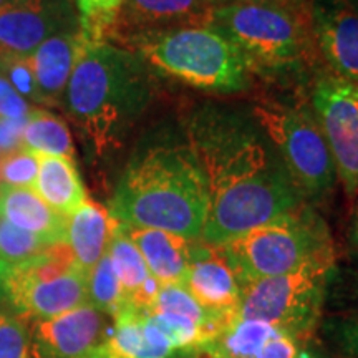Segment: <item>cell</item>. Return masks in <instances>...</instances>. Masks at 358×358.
Here are the masks:
<instances>
[{"label":"cell","instance_id":"obj_7","mask_svg":"<svg viewBox=\"0 0 358 358\" xmlns=\"http://www.w3.org/2000/svg\"><path fill=\"white\" fill-rule=\"evenodd\" d=\"M250 110L275 145L303 201L329 194L337 181V169L310 101L297 93L264 96Z\"/></svg>","mask_w":358,"mask_h":358},{"label":"cell","instance_id":"obj_31","mask_svg":"<svg viewBox=\"0 0 358 358\" xmlns=\"http://www.w3.org/2000/svg\"><path fill=\"white\" fill-rule=\"evenodd\" d=\"M0 73L8 80V83L25 100L43 103V96L40 93L37 78H35L32 66L29 64V58H2L0 60Z\"/></svg>","mask_w":358,"mask_h":358},{"label":"cell","instance_id":"obj_19","mask_svg":"<svg viewBox=\"0 0 358 358\" xmlns=\"http://www.w3.org/2000/svg\"><path fill=\"white\" fill-rule=\"evenodd\" d=\"M106 252L113 264L128 307L150 310L159 292L161 284L151 275L140 250L131 243L118 221L115 224L113 236H111Z\"/></svg>","mask_w":358,"mask_h":358},{"label":"cell","instance_id":"obj_4","mask_svg":"<svg viewBox=\"0 0 358 358\" xmlns=\"http://www.w3.org/2000/svg\"><path fill=\"white\" fill-rule=\"evenodd\" d=\"M236 45L252 77L297 87L319 75L322 60L312 29L310 7L221 2L211 22Z\"/></svg>","mask_w":358,"mask_h":358},{"label":"cell","instance_id":"obj_28","mask_svg":"<svg viewBox=\"0 0 358 358\" xmlns=\"http://www.w3.org/2000/svg\"><path fill=\"white\" fill-rule=\"evenodd\" d=\"M82 29L92 40H106L123 0H73Z\"/></svg>","mask_w":358,"mask_h":358},{"label":"cell","instance_id":"obj_23","mask_svg":"<svg viewBox=\"0 0 358 358\" xmlns=\"http://www.w3.org/2000/svg\"><path fill=\"white\" fill-rule=\"evenodd\" d=\"M151 313H169V315L186 317V319L198 322L199 325L206 327L208 330L219 338L224 330L229 327L226 320L221 317L208 312L204 307H201L196 299L187 292L185 285L179 284H164L159 287V292L156 295L153 306L150 307Z\"/></svg>","mask_w":358,"mask_h":358},{"label":"cell","instance_id":"obj_12","mask_svg":"<svg viewBox=\"0 0 358 358\" xmlns=\"http://www.w3.org/2000/svg\"><path fill=\"white\" fill-rule=\"evenodd\" d=\"M222 0H123L106 40L122 45L140 35L211 27Z\"/></svg>","mask_w":358,"mask_h":358},{"label":"cell","instance_id":"obj_15","mask_svg":"<svg viewBox=\"0 0 358 358\" xmlns=\"http://www.w3.org/2000/svg\"><path fill=\"white\" fill-rule=\"evenodd\" d=\"M312 29L329 70L358 83V8L348 0H312Z\"/></svg>","mask_w":358,"mask_h":358},{"label":"cell","instance_id":"obj_41","mask_svg":"<svg viewBox=\"0 0 358 358\" xmlns=\"http://www.w3.org/2000/svg\"><path fill=\"white\" fill-rule=\"evenodd\" d=\"M3 185H2V179H0V187H2Z\"/></svg>","mask_w":358,"mask_h":358},{"label":"cell","instance_id":"obj_1","mask_svg":"<svg viewBox=\"0 0 358 358\" xmlns=\"http://www.w3.org/2000/svg\"><path fill=\"white\" fill-rule=\"evenodd\" d=\"M182 133L208 186L201 243L222 248L306 203L252 110L203 103L185 116Z\"/></svg>","mask_w":358,"mask_h":358},{"label":"cell","instance_id":"obj_26","mask_svg":"<svg viewBox=\"0 0 358 358\" xmlns=\"http://www.w3.org/2000/svg\"><path fill=\"white\" fill-rule=\"evenodd\" d=\"M42 237L30 234L0 217V262L7 266L25 262L50 248Z\"/></svg>","mask_w":358,"mask_h":358},{"label":"cell","instance_id":"obj_2","mask_svg":"<svg viewBox=\"0 0 358 358\" xmlns=\"http://www.w3.org/2000/svg\"><path fill=\"white\" fill-rule=\"evenodd\" d=\"M108 213L127 226L201 239L208 214V186L182 128L179 134H163L133 156Z\"/></svg>","mask_w":358,"mask_h":358},{"label":"cell","instance_id":"obj_27","mask_svg":"<svg viewBox=\"0 0 358 358\" xmlns=\"http://www.w3.org/2000/svg\"><path fill=\"white\" fill-rule=\"evenodd\" d=\"M0 358H30V330L7 303L0 307Z\"/></svg>","mask_w":358,"mask_h":358},{"label":"cell","instance_id":"obj_8","mask_svg":"<svg viewBox=\"0 0 358 358\" xmlns=\"http://www.w3.org/2000/svg\"><path fill=\"white\" fill-rule=\"evenodd\" d=\"M0 284L7 306L24 320L52 319L88 303V272L66 243L15 266L0 262Z\"/></svg>","mask_w":358,"mask_h":358},{"label":"cell","instance_id":"obj_3","mask_svg":"<svg viewBox=\"0 0 358 358\" xmlns=\"http://www.w3.org/2000/svg\"><path fill=\"white\" fill-rule=\"evenodd\" d=\"M155 70L128 48L92 40L75 65L65 105L85 141L105 158L120 150L155 98Z\"/></svg>","mask_w":358,"mask_h":358},{"label":"cell","instance_id":"obj_24","mask_svg":"<svg viewBox=\"0 0 358 358\" xmlns=\"http://www.w3.org/2000/svg\"><path fill=\"white\" fill-rule=\"evenodd\" d=\"M275 332L277 329L266 322L237 317L217 342L229 358H259Z\"/></svg>","mask_w":358,"mask_h":358},{"label":"cell","instance_id":"obj_32","mask_svg":"<svg viewBox=\"0 0 358 358\" xmlns=\"http://www.w3.org/2000/svg\"><path fill=\"white\" fill-rule=\"evenodd\" d=\"M30 106L24 96L0 73V118L22 122L30 115Z\"/></svg>","mask_w":358,"mask_h":358},{"label":"cell","instance_id":"obj_17","mask_svg":"<svg viewBox=\"0 0 358 358\" xmlns=\"http://www.w3.org/2000/svg\"><path fill=\"white\" fill-rule=\"evenodd\" d=\"M122 224V222H120ZM123 231L145 259L151 275L164 284H185L194 241L171 232L122 224Z\"/></svg>","mask_w":358,"mask_h":358},{"label":"cell","instance_id":"obj_18","mask_svg":"<svg viewBox=\"0 0 358 358\" xmlns=\"http://www.w3.org/2000/svg\"><path fill=\"white\" fill-rule=\"evenodd\" d=\"M0 217L50 244L65 243L66 217L53 211L32 187H0Z\"/></svg>","mask_w":358,"mask_h":358},{"label":"cell","instance_id":"obj_11","mask_svg":"<svg viewBox=\"0 0 358 358\" xmlns=\"http://www.w3.org/2000/svg\"><path fill=\"white\" fill-rule=\"evenodd\" d=\"M78 27L73 0H8L0 8V60L30 57L45 40Z\"/></svg>","mask_w":358,"mask_h":358},{"label":"cell","instance_id":"obj_30","mask_svg":"<svg viewBox=\"0 0 358 358\" xmlns=\"http://www.w3.org/2000/svg\"><path fill=\"white\" fill-rule=\"evenodd\" d=\"M327 342L343 358H358V312L330 317L322 325Z\"/></svg>","mask_w":358,"mask_h":358},{"label":"cell","instance_id":"obj_14","mask_svg":"<svg viewBox=\"0 0 358 358\" xmlns=\"http://www.w3.org/2000/svg\"><path fill=\"white\" fill-rule=\"evenodd\" d=\"M182 285L201 307L229 325L239 317L243 285L221 248L194 241Z\"/></svg>","mask_w":358,"mask_h":358},{"label":"cell","instance_id":"obj_16","mask_svg":"<svg viewBox=\"0 0 358 358\" xmlns=\"http://www.w3.org/2000/svg\"><path fill=\"white\" fill-rule=\"evenodd\" d=\"M92 42L87 32L78 29L57 34L40 45L29 58L45 105L64 101L66 87L75 65L87 45Z\"/></svg>","mask_w":358,"mask_h":358},{"label":"cell","instance_id":"obj_6","mask_svg":"<svg viewBox=\"0 0 358 358\" xmlns=\"http://www.w3.org/2000/svg\"><path fill=\"white\" fill-rule=\"evenodd\" d=\"M221 250L241 285L284 275L313 264H335L329 227L307 203L254 227Z\"/></svg>","mask_w":358,"mask_h":358},{"label":"cell","instance_id":"obj_40","mask_svg":"<svg viewBox=\"0 0 358 358\" xmlns=\"http://www.w3.org/2000/svg\"><path fill=\"white\" fill-rule=\"evenodd\" d=\"M8 2V0H0V8H2L3 6H6V3Z\"/></svg>","mask_w":358,"mask_h":358},{"label":"cell","instance_id":"obj_36","mask_svg":"<svg viewBox=\"0 0 358 358\" xmlns=\"http://www.w3.org/2000/svg\"><path fill=\"white\" fill-rule=\"evenodd\" d=\"M355 204H353L352 219H350V237L353 243H358V191H357Z\"/></svg>","mask_w":358,"mask_h":358},{"label":"cell","instance_id":"obj_5","mask_svg":"<svg viewBox=\"0 0 358 358\" xmlns=\"http://www.w3.org/2000/svg\"><path fill=\"white\" fill-rule=\"evenodd\" d=\"M120 47L138 53L153 70L201 92L236 95L252 82L236 45L213 27L140 35Z\"/></svg>","mask_w":358,"mask_h":358},{"label":"cell","instance_id":"obj_42","mask_svg":"<svg viewBox=\"0 0 358 358\" xmlns=\"http://www.w3.org/2000/svg\"><path fill=\"white\" fill-rule=\"evenodd\" d=\"M0 155H2V150H0Z\"/></svg>","mask_w":358,"mask_h":358},{"label":"cell","instance_id":"obj_20","mask_svg":"<svg viewBox=\"0 0 358 358\" xmlns=\"http://www.w3.org/2000/svg\"><path fill=\"white\" fill-rule=\"evenodd\" d=\"M115 224L108 209L90 199L66 217L65 243L73 254L75 262L85 272H90L106 254Z\"/></svg>","mask_w":358,"mask_h":358},{"label":"cell","instance_id":"obj_13","mask_svg":"<svg viewBox=\"0 0 358 358\" xmlns=\"http://www.w3.org/2000/svg\"><path fill=\"white\" fill-rule=\"evenodd\" d=\"M111 317L90 303L35 320L30 329V358H87L110 329Z\"/></svg>","mask_w":358,"mask_h":358},{"label":"cell","instance_id":"obj_22","mask_svg":"<svg viewBox=\"0 0 358 358\" xmlns=\"http://www.w3.org/2000/svg\"><path fill=\"white\" fill-rule=\"evenodd\" d=\"M20 148L35 155L73 159L75 148L70 129L60 116L47 110H32L22 129Z\"/></svg>","mask_w":358,"mask_h":358},{"label":"cell","instance_id":"obj_39","mask_svg":"<svg viewBox=\"0 0 358 358\" xmlns=\"http://www.w3.org/2000/svg\"><path fill=\"white\" fill-rule=\"evenodd\" d=\"M348 2H350L355 8H358V0H348Z\"/></svg>","mask_w":358,"mask_h":358},{"label":"cell","instance_id":"obj_25","mask_svg":"<svg viewBox=\"0 0 358 358\" xmlns=\"http://www.w3.org/2000/svg\"><path fill=\"white\" fill-rule=\"evenodd\" d=\"M88 303L115 319L120 312L128 308L123 289L111 264L108 252L88 272Z\"/></svg>","mask_w":358,"mask_h":358},{"label":"cell","instance_id":"obj_35","mask_svg":"<svg viewBox=\"0 0 358 358\" xmlns=\"http://www.w3.org/2000/svg\"><path fill=\"white\" fill-rule=\"evenodd\" d=\"M222 2H244V3H262V6H277L290 8H308L312 0H222Z\"/></svg>","mask_w":358,"mask_h":358},{"label":"cell","instance_id":"obj_33","mask_svg":"<svg viewBox=\"0 0 358 358\" xmlns=\"http://www.w3.org/2000/svg\"><path fill=\"white\" fill-rule=\"evenodd\" d=\"M302 347L303 343L294 338L292 335L277 330L259 358H295Z\"/></svg>","mask_w":358,"mask_h":358},{"label":"cell","instance_id":"obj_29","mask_svg":"<svg viewBox=\"0 0 358 358\" xmlns=\"http://www.w3.org/2000/svg\"><path fill=\"white\" fill-rule=\"evenodd\" d=\"M38 173V156L17 148L0 155V179L8 187H34Z\"/></svg>","mask_w":358,"mask_h":358},{"label":"cell","instance_id":"obj_37","mask_svg":"<svg viewBox=\"0 0 358 358\" xmlns=\"http://www.w3.org/2000/svg\"><path fill=\"white\" fill-rule=\"evenodd\" d=\"M295 358H319L315 355V353H313L310 348H307V347H302L301 350H299V353H297V357Z\"/></svg>","mask_w":358,"mask_h":358},{"label":"cell","instance_id":"obj_38","mask_svg":"<svg viewBox=\"0 0 358 358\" xmlns=\"http://www.w3.org/2000/svg\"><path fill=\"white\" fill-rule=\"evenodd\" d=\"M3 303H7V302H6V294H3L2 284H0V307H2V306H3Z\"/></svg>","mask_w":358,"mask_h":358},{"label":"cell","instance_id":"obj_21","mask_svg":"<svg viewBox=\"0 0 358 358\" xmlns=\"http://www.w3.org/2000/svg\"><path fill=\"white\" fill-rule=\"evenodd\" d=\"M38 156V173L32 189L53 211L69 217L87 203V191L75 161L58 156Z\"/></svg>","mask_w":358,"mask_h":358},{"label":"cell","instance_id":"obj_10","mask_svg":"<svg viewBox=\"0 0 358 358\" xmlns=\"http://www.w3.org/2000/svg\"><path fill=\"white\" fill-rule=\"evenodd\" d=\"M310 105L332 153L337 178L350 198L358 191V83L334 71L313 80Z\"/></svg>","mask_w":358,"mask_h":358},{"label":"cell","instance_id":"obj_34","mask_svg":"<svg viewBox=\"0 0 358 358\" xmlns=\"http://www.w3.org/2000/svg\"><path fill=\"white\" fill-rule=\"evenodd\" d=\"M168 358H229L217 340L176 348Z\"/></svg>","mask_w":358,"mask_h":358},{"label":"cell","instance_id":"obj_9","mask_svg":"<svg viewBox=\"0 0 358 358\" xmlns=\"http://www.w3.org/2000/svg\"><path fill=\"white\" fill-rule=\"evenodd\" d=\"M335 264H313L248 282L241 294L239 317L266 322L303 343L320 324Z\"/></svg>","mask_w":358,"mask_h":358}]
</instances>
